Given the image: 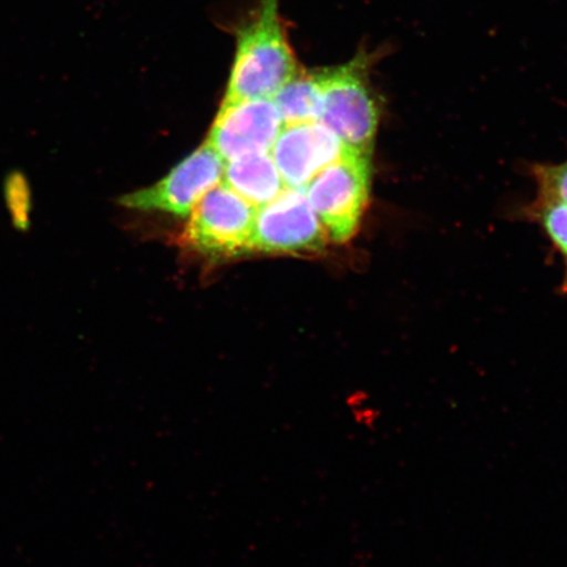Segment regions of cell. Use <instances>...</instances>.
Here are the masks:
<instances>
[{
    "mask_svg": "<svg viewBox=\"0 0 567 567\" xmlns=\"http://www.w3.org/2000/svg\"><path fill=\"white\" fill-rule=\"evenodd\" d=\"M221 183L257 208L271 203L287 188L269 153L226 162Z\"/></svg>",
    "mask_w": 567,
    "mask_h": 567,
    "instance_id": "cell-9",
    "label": "cell"
},
{
    "mask_svg": "<svg viewBox=\"0 0 567 567\" xmlns=\"http://www.w3.org/2000/svg\"><path fill=\"white\" fill-rule=\"evenodd\" d=\"M6 197L13 224H16L20 230H25L28 224H30L31 194L23 176L12 174L9 179H7Z\"/></svg>",
    "mask_w": 567,
    "mask_h": 567,
    "instance_id": "cell-11",
    "label": "cell"
},
{
    "mask_svg": "<svg viewBox=\"0 0 567 567\" xmlns=\"http://www.w3.org/2000/svg\"><path fill=\"white\" fill-rule=\"evenodd\" d=\"M280 0H261L237 31V48L223 103L272 99L301 68L280 17Z\"/></svg>",
    "mask_w": 567,
    "mask_h": 567,
    "instance_id": "cell-1",
    "label": "cell"
},
{
    "mask_svg": "<svg viewBox=\"0 0 567 567\" xmlns=\"http://www.w3.org/2000/svg\"><path fill=\"white\" fill-rule=\"evenodd\" d=\"M257 212V207L219 183L190 213L182 244L215 259L248 252Z\"/></svg>",
    "mask_w": 567,
    "mask_h": 567,
    "instance_id": "cell-4",
    "label": "cell"
},
{
    "mask_svg": "<svg viewBox=\"0 0 567 567\" xmlns=\"http://www.w3.org/2000/svg\"><path fill=\"white\" fill-rule=\"evenodd\" d=\"M225 161L208 142L154 186L120 198L127 209L187 217L210 189L223 182Z\"/></svg>",
    "mask_w": 567,
    "mask_h": 567,
    "instance_id": "cell-6",
    "label": "cell"
},
{
    "mask_svg": "<svg viewBox=\"0 0 567 567\" xmlns=\"http://www.w3.org/2000/svg\"><path fill=\"white\" fill-rule=\"evenodd\" d=\"M321 101V83L317 70L302 68L272 97L284 125L318 122Z\"/></svg>",
    "mask_w": 567,
    "mask_h": 567,
    "instance_id": "cell-10",
    "label": "cell"
},
{
    "mask_svg": "<svg viewBox=\"0 0 567 567\" xmlns=\"http://www.w3.org/2000/svg\"><path fill=\"white\" fill-rule=\"evenodd\" d=\"M329 240L305 189L286 188L258 208L248 252L318 254Z\"/></svg>",
    "mask_w": 567,
    "mask_h": 567,
    "instance_id": "cell-5",
    "label": "cell"
},
{
    "mask_svg": "<svg viewBox=\"0 0 567 567\" xmlns=\"http://www.w3.org/2000/svg\"><path fill=\"white\" fill-rule=\"evenodd\" d=\"M344 151L334 132L319 122H310L284 125L269 154L286 187L305 189Z\"/></svg>",
    "mask_w": 567,
    "mask_h": 567,
    "instance_id": "cell-8",
    "label": "cell"
},
{
    "mask_svg": "<svg viewBox=\"0 0 567 567\" xmlns=\"http://www.w3.org/2000/svg\"><path fill=\"white\" fill-rule=\"evenodd\" d=\"M371 155L346 147L339 159L305 187L308 200L331 243L346 244L357 234L370 200Z\"/></svg>",
    "mask_w": 567,
    "mask_h": 567,
    "instance_id": "cell-3",
    "label": "cell"
},
{
    "mask_svg": "<svg viewBox=\"0 0 567 567\" xmlns=\"http://www.w3.org/2000/svg\"><path fill=\"white\" fill-rule=\"evenodd\" d=\"M542 219L548 236L567 258V204L547 202L543 208Z\"/></svg>",
    "mask_w": 567,
    "mask_h": 567,
    "instance_id": "cell-12",
    "label": "cell"
},
{
    "mask_svg": "<svg viewBox=\"0 0 567 567\" xmlns=\"http://www.w3.org/2000/svg\"><path fill=\"white\" fill-rule=\"evenodd\" d=\"M538 183L547 202L567 204V161L558 166L542 168L538 172Z\"/></svg>",
    "mask_w": 567,
    "mask_h": 567,
    "instance_id": "cell-13",
    "label": "cell"
},
{
    "mask_svg": "<svg viewBox=\"0 0 567 567\" xmlns=\"http://www.w3.org/2000/svg\"><path fill=\"white\" fill-rule=\"evenodd\" d=\"M380 52L360 51L343 65L317 70L321 83L318 122L346 147L371 155L380 122V105L370 81Z\"/></svg>",
    "mask_w": 567,
    "mask_h": 567,
    "instance_id": "cell-2",
    "label": "cell"
},
{
    "mask_svg": "<svg viewBox=\"0 0 567 567\" xmlns=\"http://www.w3.org/2000/svg\"><path fill=\"white\" fill-rule=\"evenodd\" d=\"M346 405L349 408L351 415L353 416V421L360 425H365V427H370L374 417L372 414L374 413L370 402H368V396L363 392H353L346 399Z\"/></svg>",
    "mask_w": 567,
    "mask_h": 567,
    "instance_id": "cell-14",
    "label": "cell"
},
{
    "mask_svg": "<svg viewBox=\"0 0 567 567\" xmlns=\"http://www.w3.org/2000/svg\"><path fill=\"white\" fill-rule=\"evenodd\" d=\"M284 122L272 99L221 103L208 144L225 162L271 152Z\"/></svg>",
    "mask_w": 567,
    "mask_h": 567,
    "instance_id": "cell-7",
    "label": "cell"
}]
</instances>
